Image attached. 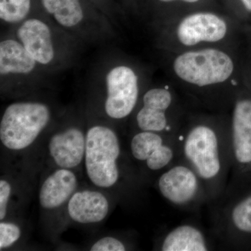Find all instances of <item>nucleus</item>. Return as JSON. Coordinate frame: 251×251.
<instances>
[{"label":"nucleus","mask_w":251,"mask_h":251,"mask_svg":"<svg viewBox=\"0 0 251 251\" xmlns=\"http://www.w3.org/2000/svg\"><path fill=\"white\" fill-rule=\"evenodd\" d=\"M214 243L197 225L183 224L158 238L154 249L161 251H206L214 249Z\"/></svg>","instance_id":"obj_18"},{"label":"nucleus","mask_w":251,"mask_h":251,"mask_svg":"<svg viewBox=\"0 0 251 251\" xmlns=\"http://www.w3.org/2000/svg\"><path fill=\"white\" fill-rule=\"evenodd\" d=\"M86 133L81 126L69 124L50 136L47 152L55 168L75 171L84 163Z\"/></svg>","instance_id":"obj_15"},{"label":"nucleus","mask_w":251,"mask_h":251,"mask_svg":"<svg viewBox=\"0 0 251 251\" xmlns=\"http://www.w3.org/2000/svg\"><path fill=\"white\" fill-rule=\"evenodd\" d=\"M79 180L73 170L57 168L43 180L39 192L41 209L54 211L67 207L69 200L79 189Z\"/></svg>","instance_id":"obj_16"},{"label":"nucleus","mask_w":251,"mask_h":251,"mask_svg":"<svg viewBox=\"0 0 251 251\" xmlns=\"http://www.w3.org/2000/svg\"><path fill=\"white\" fill-rule=\"evenodd\" d=\"M22 230L16 223L11 221L0 222V251L12 247L21 239Z\"/></svg>","instance_id":"obj_20"},{"label":"nucleus","mask_w":251,"mask_h":251,"mask_svg":"<svg viewBox=\"0 0 251 251\" xmlns=\"http://www.w3.org/2000/svg\"><path fill=\"white\" fill-rule=\"evenodd\" d=\"M234 28V23L215 13L198 11L163 25L162 43L172 53L209 46L227 47Z\"/></svg>","instance_id":"obj_4"},{"label":"nucleus","mask_w":251,"mask_h":251,"mask_svg":"<svg viewBox=\"0 0 251 251\" xmlns=\"http://www.w3.org/2000/svg\"><path fill=\"white\" fill-rule=\"evenodd\" d=\"M90 1H92L100 11H101L102 12L105 14V9H104L103 8L104 5L106 4V3L109 1V0H90Z\"/></svg>","instance_id":"obj_23"},{"label":"nucleus","mask_w":251,"mask_h":251,"mask_svg":"<svg viewBox=\"0 0 251 251\" xmlns=\"http://www.w3.org/2000/svg\"><path fill=\"white\" fill-rule=\"evenodd\" d=\"M49 104L40 100H20L4 109L0 120V141L12 152L25 151L49 128L52 120Z\"/></svg>","instance_id":"obj_7"},{"label":"nucleus","mask_w":251,"mask_h":251,"mask_svg":"<svg viewBox=\"0 0 251 251\" xmlns=\"http://www.w3.org/2000/svg\"><path fill=\"white\" fill-rule=\"evenodd\" d=\"M129 141L132 163L143 181L156 180L179 158L176 135L133 130Z\"/></svg>","instance_id":"obj_11"},{"label":"nucleus","mask_w":251,"mask_h":251,"mask_svg":"<svg viewBox=\"0 0 251 251\" xmlns=\"http://www.w3.org/2000/svg\"><path fill=\"white\" fill-rule=\"evenodd\" d=\"M211 234L228 250L251 251V187L208 204Z\"/></svg>","instance_id":"obj_6"},{"label":"nucleus","mask_w":251,"mask_h":251,"mask_svg":"<svg viewBox=\"0 0 251 251\" xmlns=\"http://www.w3.org/2000/svg\"><path fill=\"white\" fill-rule=\"evenodd\" d=\"M44 69L31 57L24 46L14 35L6 36L0 42L1 85H22L33 80Z\"/></svg>","instance_id":"obj_14"},{"label":"nucleus","mask_w":251,"mask_h":251,"mask_svg":"<svg viewBox=\"0 0 251 251\" xmlns=\"http://www.w3.org/2000/svg\"><path fill=\"white\" fill-rule=\"evenodd\" d=\"M103 110L113 121L133 116L144 91L139 72L131 64L117 63L105 73Z\"/></svg>","instance_id":"obj_12"},{"label":"nucleus","mask_w":251,"mask_h":251,"mask_svg":"<svg viewBox=\"0 0 251 251\" xmlns=\"http://www.w3.org/2000/svg\"><path fill=\"white\" fill-rule=\"evenodd\" d=\"M38 0H0V20L2 24L16 27L36 14Z\"/></svg>","instance_id":"obj_19"},{"label":"nucleus","mask_w":251,"mask_h":251,"mask_svg":"<svg viewBox=\"0 0 251 251\" xmlns=\"http://www.w3.org/2000/svg\"><path fill=\"white\" fill-rule=\"evenodd\" d=\"M13 35L45 71L60 69L69 60L64 32L43 12L34 14L14 27Z\"/></svg>","instance_id":"obj_9"},{"label":"nucleus","mask_w":251,"mask_h":251,"mask_svg":"<svg viewBox=\"0 0 251 251\" xmlns=\"http://www.w3.org/2000/svg\"><path fill=\"white\" fill-rule=\"evenodd\" d=\"M172 75L198 105L210 112H227L239 81L238 62L228 47L209 46L173 52Z\"/></svg>","instance_id":"obj_2"},{"label":"nucleus","mask_w":251,"mask_h":251,"mask_svg":"<svg viewBox=\"0 0 251 251\" xmlns=\"http://www.w3.org/2000/svg\"><path fill=\"white\" fill-rule=\"evenodd\" d=\"M131 243L120 237L108 236L100 238L90 247L92 251H125L132 249Z\"/></svg>","instance_id":"obj_21"},{"label":"nucleus","mask_w":251,"mask_h":251,"mask_svg":"<svg viewBox=\"0 0 251 251\" xmlns=\"http://www.w3.org/2000/svg\"><path fill=\"white\" fill-rule=\"evenodd\" d=\"M230 110L232 166L224 194L251 187V81H239Z\"/></svg>","instance_id":"obj_5"},{"label":"nucleus","mask_w":251,"mask_h":251,"mask_svg":"<svg viewBox=\"0 0 251 251\" xmlns=\"http://www.w3.org/2000/svg\"><path fill=\"white\" fill-rule=\"evenodd\" d=\"M158 1L163 3L171 2V1H184V2L188 3V4H195V3L198 2L200 0H158Z\"/></svg>","instance_id":"obj_25"},{"label":"nucleus","mask_w":251,"mask_h":251,"mask_svg":"<svg viewBox=\"0 0 251 251\" xmlns=\"http://www.w3.org/2000/svg\"><path fill=\"white\" fill-rule=\"evenodd\" d=\"M86 130L83 164L91 184L99 189L120 188L128 193L143 182L129 155L125 156L116 130L98 123Z\"/></svg>","instance_id":"obj_3"},{"label":"nucleus","mask_w":251,"mask_h":251,"mask_svg":"<svg viewBox=\"0 0 251 251\" xmlns=\"http://www.w3.org/2000/svg\"><path fill=\"white\" fill-rule=\"evenodd\" d=\"M190 111L173 87H149L132 116L133 130L176 135Z\"/></svg>","instance_id":"obj_8"},{"label":"nucleus","mask_w":251,"mask_h":251,"mask_svg":"<svg viewBox=\"0 0 251 251\" xmlns=\"http://www.w3.org/2000/svg\"><path fill=\"white\" fill-rule=\"evenodd\" d=\"M14 195V186L9 179L1 176L0 180V221L6 219Z\"/></svg>","instance_id":"obj_22"},{"label":"nucleus","mask_w":251,"mask_h":251,"mask_svg":"<svg viewBox=\"0 0 251 251\" xmlns=\"http://www.w3.org/2000/svg\"><path fill=\"white\" fill-rule=\"evenodd\" d=\"M43 14L72 37L94 39L109 31L110 23L90 0H38ZM100 11V10H99Z\"/></svg>","instance_id":"obj_10"},{"label":"nucleus","mask_w":251,"mask_h":251,"mask_svg":"<svg viewBox=\"0 0 251 251\" xmlns=\"http://www.w3.org/2000/svg\"><path fill=\"white\" fill-rule=\"evenodd\" d=\"M247 12L251 14V0H239Z\"/></svg>","instance_id":"obj_24"},{"label":"nucleus","mask_w":251,"mask_h":251,"mask_svg":"<svg viewBox=\"0 0 251 251\" xmlns=\"http://www.w3.org/2000/svg\"><path fill=\"white\" fill-rule=\"evenodd\" d=\"M179 158L202 179L210 203L224 196L232 171L227 112L190 111L176 134Z\"/></svg>","instance_id":"obj_1"},{"label":"nucleus","mask_w":251,"mask_h":251,"mask_svg":"<svg viewBox=\"0 0 251 251\" xmlns=\"http://www.w3.org/2000/svg\"><path fill=\"white\" fill-rule=\"evenodd\" d=\"M111 209L108 198L99 190L78 189L68 202L66 210L75 224L95 225L103 222Z\"/></svg>","instance_id":"obj_17"},{"label":"nucleus","mask_w":251,"mask_h":251,"mask_svg":"<svg viewBox=\"0 0 251 251\" xmlns=\"http://www.w3.org/2000/svg\"><path fill=\"white\" fill-rule=\"evenodd\" d=\"M154 182L162 197L181 210L197 211L210 202L202 179L181 160L163 172Z\"/></svg>","instance_id":"obj_13"}]
</instances>
